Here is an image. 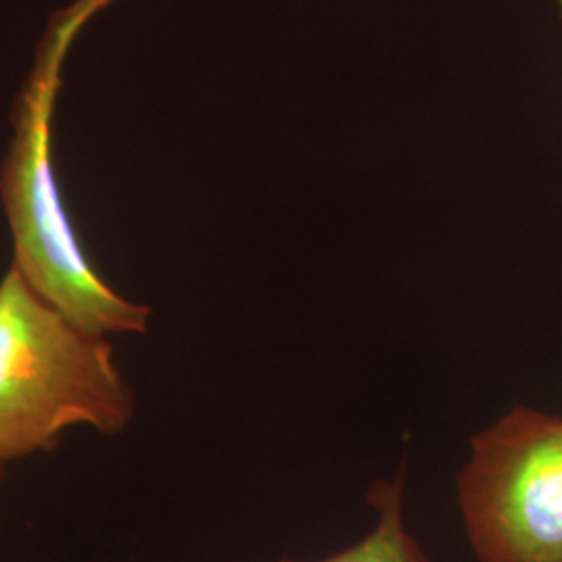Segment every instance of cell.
<instances>
[{"label": "cell", "mask_w": 562, "mask_h": 562, "mask_svg": "<svg viewBox=\"0 0 562 562\" xmlns=\"http://www.w3.org/2000/svg\"><path fill=\"white\" fill-rule=\"evenodd\" d=\"M0 475H2V464H0Z\"/></svg>", "instance_id": "cell-5"}, {"label": "cell", "mask_w": 562, "mask_h": 562, "mask_svg": "<svg viewBox=\"0 0 562 562\" xmlns=\"http://www.w3.org/2000/svg\"><path fill=\"white\" fill-rule=\"evenodd\" d=\"M482 562H562V417L515 406L471 440L457 482Z\"/></svg>", "instance_id": "cell-3"}, {"label": "cell", "mask_w": 562, "mask_h": 562, "mask_svg": "<svg viewBox=\"0 0 562 562\" xmlns=\"http://www.w3.org/2000/svg\"><path fill=\"white\" fill-rule=\"evenodd\" d=\"M369 496L378 510L373 531L340 554L317 562H427L404 522V480L380 482Z\"/></svg>", "instance_id": "cell-4"}, {"label": "cell", "mask_w": 562, "mask_h": 562, "mask_svg": "<svg viewBox=\"0 0 562 562\" xmlns=\"http://www.w3.org/2000/svg\"><path fill=\"white\" fill-rule=\"evenodd\" d=\"M559 2H561V7H562V0H559Z\"/></svg>", "instance_id": "cell-6"}, {"label": "cell", "mask_w": 562, "mask_h": 562, "mask_svg": "<svg viewBox=\"0 0 562 562\" xmlns=\"http://www.w3.org/2000/svg\"><path fill=\"white\" fill-rule=\"evenodd\" d=\"M53 76L34 81L18 111L15 138L0 167L15 261L27 283L55 308L92 336L142 334L150 308L123 299L90 265L67 209L60 201L53 167L50 101Z\"/></svg>", "instance_id": "cell-2"}, {"label": "cell", "mask_w": 562, "mask_h": 562, "mask_svg": "<svg viewBox=\"0 0 562 562\" xmlns=\"http://www.w3.org/2000/svg\"><path fill=\"white\" fill-rule=\"evenodd\" d=\"M132 419L109 340L69 322L13 265L0 281V464L55 448L69 427L117 436Z\"/></svg>", "instance_id": "cell-1"}]
</instances>
